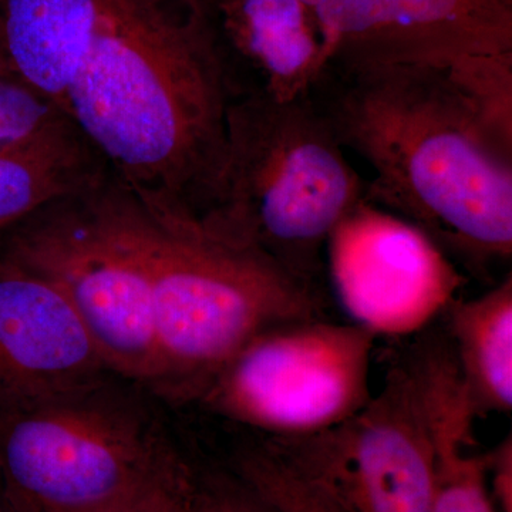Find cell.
<instances>
[{"instance_id":"4fadbf2b","label":"cell","mask_w":512,"mask_h":512,"mask_svg":"<svg viewBox=\"0 0 512 512\" xmlns=\"http://www.w3.org/2000/svg\"><path fill=\"white\" fill-rule=\"evenodd\" d=\"M448 315V345L478 417L512 409V276Z\"/></svg>"},{"instance_id":"d6986e66","label":"cell","mask_w":512,"mask_h":512,"mask_svg":"<svg viewBox=\"0 0 512 512\" xmlns=\"http://www.w3.org/2000/svg\"><path fill=\"white\" fill-rule=\"evenodd\" d=\"M195 512H279L237 473L201 470Z\"/></svg>"},{"instance_id":"ba28073f","label":"cell","mask_w":512,"mask_h":512,"mask_svg":"<svg viewBox=\"0 0 512 512\" xmlns=\"http://www.w3.org/2000/svg\"><path fill=\"white\" fill-rule=\"evenodd\" d=\"M345 512H433V430L416 355L394 363L369 403L335 429L266 440Z\"/></svg>"},{"instance_id":"7a4b0ae2","label":"cell","mask_w":512,"mask_h":512,"mask_svg":"<svg viewBox=\"0 0 512 512\" xmlns=\"http://www.w3.org/2000/svg\"><path fill=\"white\" fill-rule=\"evenodd\" d=\"M228 104L201 0H103L64 107L151 217L188 227L217 201Z\"/></svg>"},{"instance_id":"9a60e30c","label":"cell","mask_w":512,"mask_h":512,"mask_svg":"<svg viewBox=\"0 0 512 512\" xmlns=\"http://www.w3.org/2000/svg\"><path fill=\"white\" fill-rule=\"evenodd\" d=\"M436 474L433 512H497L488 491L485 453L477 451V412L466 390L453 377L429 392Z\"/></svg>"},{"instance_id":"5bb4252c","label":"cell","mask_w":512,"mask_h":512,"mask_svg":"<svg viewBox=\"0 0 512 512\" xmlns=\"http://www.w3.org/2000/svg\"><path fill=\"white\" fill-rule=\"evenodd\" d=\"M109 175L77 127L36 143L0 147V237L49 202Z\"/></svg>"},{"instance_id":"9c48e42d","label":"cell","mask_w":512,"mask_h":512,"mask_svg":"<svg viewBox=\"0 0 512 512\" xmlns=\"http://www.w3.org/2000/svg\"><path fill=\"white\" fill-rule=\"evenodd\" d=\"M325 264L350 322L376 338L426 329L466 284L426 232L366 198L329 235Z\"/></svg>"},{"instance_id":"2e32d148","label":"cell","mask_w":512,"mask_h":512,"mask_svg":"<svg viewBox=\"0 0 512 512\" xmlns=\"http://www.w3.org/2000/svg\"><path fill=\"white\" fill-rule=\"evenodd\" d=\"M73 127L59 101L0 62V147L36 143Z\"/></svg>"},{"instance_id":"8992f818","label":"cell","mask_w":512,"mask_h":512,"mask_svg":"<svg viewBox=\"0 0 512 512\" xmlns=\"http://www.w3.org/2000/svg\"><path fill=\"white\" fill-rule=\"evenodd\" d=\"M0 254L63 293L114 376L157 386L150 278L121 227L111 175L10 229L0 237Z\"/></svg>"},{"instance_id":"3957f363","label":"cell","mask_w":512,"mask_h":512,"mask_svg":"<svg viewBox=\"0 0 512 512\" xmlns=\"http://www.w3.org/2000/svg\"><path fill=\"white\" fill-rule=\"evenodd\" d=\"M114 205L153 292L160 377L156 387L195 400L262 330L320 318L316 286L255 249L201 225L173 228L151 217L116 180Z\"/></svg>"},{"instance_id":"52a82bcc","label":"cell","mask_w":512,"mask_h":512,"mask_svg":"<svg viewBox=\"0 0 512 512\" xmlns=\"http://www.w3.org/2000/svg\"><path fill=\"white\" fill-rule=\"evenodd\" d=\"M376 339L355 323L322 316L279 323L249 339L195 402L266 440L318 436L372 399Z\"/></svg>"},{"instance_id":"44dd1931","label":"cell","mask_w":512,"mask_h":512,"mask_svg":"<svg viewBox=\"0 0 512 512\" xmlns=\"http://www.w3.org/2000/svg\"><path fill=\"white\" fill-rule=\"evenodd\" d=\"M0 512H18L15 505L12 504L8 494H6L5 487H3L2 481H0Z\"/></svg>"},{"instance_id":"277c9868","label":"cell","mask_w":512,"mask_h":512,"mask_svg":"<svg viewBox=\"0 0 512 512\" xmlns=\"http://www.w3.org/2000/svg\"><path fill=\"white\" fill-rule=\"evenodd\" d=\"M365 198L366 184L309 93L229 101L225 163L205 231L316 286L329 235Z\"/></svg>"},{"instance_id":"8fae6325","label":"cell","mask_w":512,"mask_h":512,"mask_svg":"<svg viewBox=\"0 0 512 512\" xmlns=\"http://www.w3.org/2000/svg\"><path fill=\"white\" fill-rule=\"evenodd\" d=\"M114 376L52 282L0 254V406Z\"/></svg>"},{"instance_id":"7c38bea8","label":"cell","mask_w":512,"mask_h":512,"mask_svg":"<svg viewBox=\"0 0 512 512\" xmlns=\"http://www.w3.org/2000/svg\"><path fill=\"white\" fill-rule=\"evenodd\" d=\"M229 101H289L308 93L332 57L301 0H201Z\"/></svg>"},{"instance_id":"5b68a950","label":"cell","mask_w":512,"mask_h":512,"mask_svg":"<svg viewBox=\"0 0 512 512\" xmlns=\"http://www.w3.org/2000/svg\"><path fill=\"white\" fill-rule=\"evenodd\" d=\"M175 451L110 377L0 406V481L18 512H96Z\"/></svg>"},{"instance_id":"e0dca14e","label":"cell","mask_w":512,"mask_h":512,"mask_svg":"<svg viewBox=\"0 0 512 512\" xmlns=\"http://www.w3.org/2000/svg\"><path fill=\"white\" fill-rule=\"evenodd\" d=\"M231 468L279 512H345L265 443L239 451Z\"/></svg>"},{"instance_id":"ac0fdd59","label":"cell","mask_w":512,"mask_h":512,"mask_svg":"<svg viewBox=\"0 0 512 512\" xmlns=\"http://www.w3.org/2000/svg\"><path fill=\"white\" fill-rule=\"evenodd\" d=\"M198 473L200 468L175 450L133 491L96 512H195Z\"/></svg>"},{"instance_id":"6da1fadb","label":"cell","mask_w":512,"mask_h":512,"mask_svg":"<svg viewBox=\"0 0 512 512\" xmlns=\"http://www.w3.org/2000/svg\"><path fill=\"white\" fill-rule=\"evenodd\" d=\"M476 60L330 59L308 93L343 150L372 170L366 200L485 275L512 255V133L478 97Z\"/></svg>"},{"instance_id":"30bf717a","label":"cell","mask_w":512,"mask_h":512,"mask_svg":"<svg viewBox=\"0 0 512 512\" xmlns=\"http://www.w3.org/2000/svg\"><path fill=\"white\" fill-rule=\"evenodd\" d=\"M329 37L330 59L443 62L512 53L511 0H301ZM329 59V60H330Z\"/></svg>"},{"instance_id":"ffe728a7","label":"cell","mask_w":512,"mask_h":512,"mask_svg":"<svg viewBox=\"0 0 512 512\" xmlns=\"http://www.w3.org/2000/svg\"><path fill=\"white\" fill-rule=\"evenodd\" d=\"M488 491L497 512H512V441L505 437L497 447L485 453Z\"/></svg>"}]
</instances>
